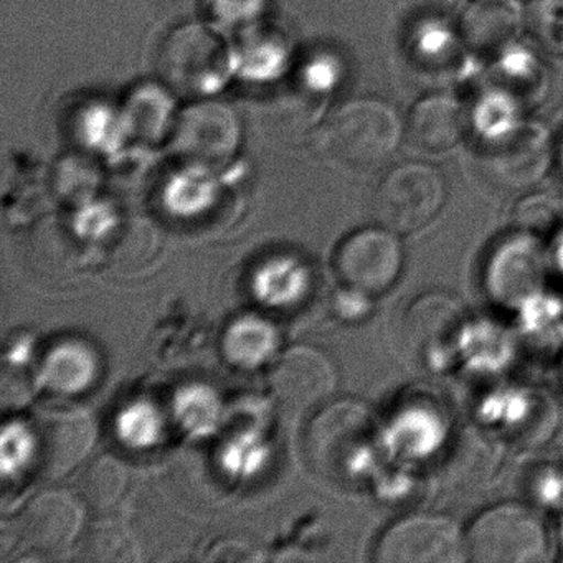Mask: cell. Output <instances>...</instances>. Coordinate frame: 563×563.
I'll use <instances>...</instances> for the list:
<instances>
[{
    "label": "cell",
    "mask_w": 563,
    "mask_h": 563,
    "mask_svg": "<svg viewBox=\"0 0 563 563\" xmlns=\"http://www.w3.org/2000/svg\"><path fill=\"white\" fill-rule=\"evenodd\" d=\"M335 268L345 285L362 295L388 291L404 268V250L385 227L358 230L335 253Z\"/></svg>",
    "instance_id": "cell-9"
},
{
    "label": "cell",
    "mask_w": 563,
    "mask_h": 563,
    "mask_svg": "<svg viewBox=\"0 0 563 563\" xmlns=\"http://www.w3.org/2000/svg\"><path fill=\"white\" fill-rule=\"evenodd\" d=\"M446 202V184L440 170L410 163L391 169L378 184L374 217L378 225L398 235L427 227Z\"/></svg>",
    "instance_id": "cell-5"
},
{
    "label": "cell",
    "mask_w": 563,
    "mask_h": 563,
    "mask_svg": "<svg viewBox=\"0 0 563 563\" xmlns=\"http://www.w3.org/2000/svg\"><path fill=\"white\" fill-rule=\"evenodd\" d=\"M156 232L147 223L133 220L121 230L113 249V262L118 268H140L156 253Z\"/></svg>",
    "instance_id": "cell-20"
},
{
    "label": "cell",
    "mask_w": 563,
    "mask_h": 563,
    "mask_svg": "<svg viewBox=\"0 0 563 563\" xmlns=\"http://www.w3.org/2000/svg\"><path fill=\"white\" fill-rule=\"evenodd\" d=\"M477 124L487 141H494L510 133L514 126H519L512 98H506L504 95L486 98L477 113Z\"/></svg>",
    "instance_id": "cell-22"
},
{
    "label": "cell",
    "mask_w": 563,
    "mask_h": 563,
    "mask_svg": "<svg viewBox=\"0 0 563 563\" xmlns=\"http://www.w3.org/2000/svg\"><path fill=\"white\" fill-rule=\"evenodd\" d=\"M97 423L84 408H45L35 417L32 451L45 479H62L93 450Z\"/></svg>",
    "instance_id": "cell-8"
},
{
    "label": "cell",
    "mask_w": 563,
    "mask_h": 563,
    "mask_svg": "<svg viewBox=\"0 0 563 563\" xmlns=\"http://www.w3.org/2000/svg\"><path fill=\"white\" fill-rule=\"evenodd\" d=\"M81 520V506L74 494L45 490L29 504L22 519V537L35 552L64 555L80 536Z\"/></svg>",
    "instance_id": "cell-12"
},
{
    "label": "cell",
    "mask_w": 563,
    "mask_h": 563,
    "mask_svg": "<svg viewBox=\"0 0 563 563\" xmlns=\"http://www.w3.org/2000/svg\"><path fill=\"white\" fill-rule=\"evenodd\" d=\"M230 57L222 38L203 25H184L161 45L157 71L184 97H206L225 81Z\"/></svg>",
    "instance_id": "cell-4"
},
{
    "label": "cell",
    "mask_w": 563,
    "mask_h": 563,
    "mask_svg": "<svg viewBox=\"0 0 563 563\" xmlns=\"http://www.w3.org/2000/svg\"><path fill=\"white\" fill-rule=\"evenodd\" d=\"M276 347V332L262 319L243 318L227 331L223 349L230 361L243 367H255L266 361Z\"/></svg>",
    "instance_id": "cell-19"
},
{
    "label": "cell",
    "mask_w": 563,
    "mask_h": 563,
    "mask_svg": "<svg viewBox=\"0 0 563 563\" xmlns=\"http://www.w3.org/2000/svg\"><path fill=\"white\" fill-rule=\"evenodd\" d=\"M464 309L451 296H421L407 309L400 339L405 354L421 368L444 367L453 361L463 332Z\"/></svg>",
    "instance_id": "cell-7"
},
{
    "label": "cell",
    "mask_w": 563,
    "mask_h": 563,
    "mask_svg": "<svg viewBox=\"0 0 563 563\" xmlns=\"http://www.w3.org/2000/svg\"><path fill=\"white\" fill-rule=\"evenodd\" d=\"M378 563L466 562V533L451 517L411 514L382 533L375 547Z\"/></svg>",
    "instance_id": "cell-6"
},
{
    "label": "cell",
    "mask_w": 563,
    "mask_h": 563,
    "mask_svg": "<svg viewBox=\"0 0 563 563\" xmlns=\"http://www.w3.org/2000/svg\"><path fill=\"white\" fill-rule=\"evenodd\" d=\"M130 483V471L113 454H103L88 464L80 477L81 500L97 512H108L120 503Z\"/></svg>",
    "instance_id": "cell-16"
},
{
    "label": "cell",
    "mask_w": 563,
    "mask_h": 563,
    "mask_svg": "<svg viewBox=\"0 0 563 563\" xmlns=\"http://www.w3.org/2000/svg\"><path fill=\"white\" fill-rule=\"evenodd\" d=\"M467 559L483 563H536L547 559L549 532L539 514L506 503L479 514L466 532Z\"/></svg>",
    "instance_id": "cell-3"
},
{
    "label": "cell",
    "mask_w": 563,
    "mask_h": 563,
    "mask_svg": "<svg viewBox=\"0 0 563 563\" xmlns=\"http://www.w3.org/2000/svg\"><path fill=\"white\" fill-rule=\"evenodd\" d=\"M408 9L424 19H440L441 14L451 11L454 0H407Z\"/></svg>",
    "instance_id": "cell-23"
},
{
    "label": "cell",
    "mask_w": 563,
    "mask_h": 563,
    "mask_svg": "<svg viewBox=\"0 0 563 563\" xmlns=\"http://www.w3.org/2000/svg\"><path fill=\"white\" fill-rule=\"evenodd\" d=\"M272 385L279 405L292 417L321 407L338 385L331 358L308 345H296L279 357L272 372Z\"/></svg>",
    "instance_id": "cell-10"
},
{
    "label": "cell",
    "mask_w": 563,
    "mask_h": 563,
    "mask_svg": "<svg viewBox=\"0 0 563 563\" xmlns=\"http://www.w3.org/2000/svg\"><path fill=\"white\" fill-rule=\"evenodd\" d=\"M481 157L484 174L500 189H523L545 176L550 166V141L537 126H517L489 141Z\"/></svg>",
    "instance_id": "cell-11"
},
{
    "label": "cell",
    "mask_w": 563,
    "mask_h": 563,
    "mask_svg": "<svg viewBox=\"0 0 563 563\" xmlns=\"http://www.w3.org/2000/svg\"><path fill=\"white\" fill-rule=\"evenodd\" d=\"M517 19L509 5L496 0H481L467 11L463 35L467 44L477 51L494 52L509 44L516 32Z\"/></svg>",
    "instance_id": "cell-18"
},
{
    "label": "cell",
    "mask_w": 563,
    "mask_h": 563,
    "mask_svg": "<svg viewBox=\"0 0 563 563\" xmlns=\"http://www.w3.org/2000/svg\"><path fill=\"white\" fill-rule=\"evenodd\" d=\"M239 144V124L222 104H199L179 120L174 150L194 163L212 164L227 159Z\"/></svg>",
    "instance_id": "cell-13"
},
{
    "label": "cell",
    "mask_w": 563,
    "mask_h": 563,
    "mask_svg": "<svg viewBox=\"0 0 563 563\" xmlns=\"http://www.w3.org/2000/svg\"><path fill=\"white\" fill-rule=\"evenodd\" d=\"M397 111L384 101H351L331 118L319 136V151L338 166L371 173L384 166L401 140Z\"/></svg>",
    "instance_id": "cell-2"
},
{
    "label": "cell",
    "mask_w": 563,
    "mask_h": 563,
    "mask_svg": "<svg viewBox=\"0 0 563 563\" xmlns=\"http://www.w3.org/2000/svg\"><path fill=\"white\" fill-rule=\"evenodd\" d=\"M411 45L418 60L428 65H443L448 58L451 60L454 57L456 37L441 19H424L417 27Z\"/></svg>",
    "instance_id": "cell-21"
},
{
    "label": "cell",
    "mask_w": 563,
    "mask_h": 563,
    "mask_svg": "<svg viewBox=\"0 0 563 563\" xmlns=\"http://www.w3.org/2000/svg\"><path fill=\"white\" fill-rule=\"evenodd\" d=\"M464 113L446 95H433L415 104L408 123L411 146L421 153L443 154L463 137Z\"/></svg>",
    "instance_id": "cell-14"
},
{
    "label": "cell",
    "mask_w": 563,
    "mask_h": 563,
    "mask_svg": "<svg viewBox=\"0 0 563 563\" xmlns=\"http://www.w3.org/2000/svg\"><path fill=\"white\" fill-rule=\"evenodd\" d=\"M375 446L377 423L361 401H335L322 408L306 431V461L319 477L331 483H354L365 476Z\"/></svg>",
    "instance_id": "cell-1"
},
{
    "label": "cell",
    "mask_w": 563,
    "mask_h": 563,
    "mask_svg": "<svg viewBox=\"0 0 563 563\" xmlns=\"http://www.w3.org/2000/svg\"><path fill=\"white\" fill-rule=\"evenodd\" d=\"M78 559L93 563H134L141 560V549L123 522L100 520L85 533Z\"/></svg>",
    "instance_id": "cell-17"
},
{
    "label": "cell",
    "mask_w": 563,
    "mask_h": 563,
    "mask_svg": "<svg viewBox=\"0 0 563 563\" xmlns=\"http://www.w3.org/2000/svg\"><path fill=\"white\" fill-rule=\"evenodd\" d=\"M98 365V355L90 345L81 341L60 342L45 357V384L62 394H78L90 387Z\"/></svg>",
    "instance_id": "cell-15"
}]
</instances>
